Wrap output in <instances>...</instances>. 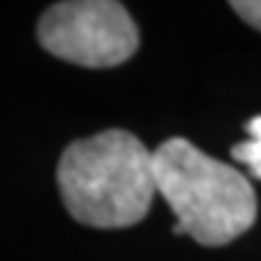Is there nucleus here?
Wrapping results in <instances>:
<instances>
[{
    "label": "nucleus",
    "instance_id": "nucleus-3",
    "mask_svg": "<svg viewBox=\"0 0 261 261\" xmlns=\"http://www.w3.org/2000/svg\"><path fill=\"white\" fill-rule=\"evenodd\" d=\"M38 40L48 54L77 67H117L139 48V30L123 3L67 0L40 16Z\"/></svg>",
    "mask_w": 261,
    "mask_h": 261
},
{
    "label": "nucleus",
    "instance_id": "nucleus-2",
    "mask_svg": "<svg viewBox=\"0 0 261 261\" xmlns=\"http://www.w3.org/2000/svg\"><path fill=\"white\" fill-rule=\"evenodd\" d=\"M155 184L179 224L200 245H227L256 221V192L245 176L205 155L192 141L173 136L152 152Z\"/></svg>",
    "mask_w": 261,
    "mask_h": 261
},
{
    "label": "nucleus",
    "instance_id": "nucleus-1",
    "mask_svg": "<svg viewBox=\"0 0 261 261\" xmlns=\"http://www.w3.org/2000/svg\"><path fill=\"white\" fill-rule=\"evenodd\" d=\"M56 181L64 208L96 229L139 224L158 192L152 152L120 128L69 144L59 160Z\"/></svg>",
    "mask_w": 261,
    "mask_h": 261
},
{
    "label": "nucleus",
    "instance_id": "nucleus-5",
    "mask_svg": "<svg viewBox=\"0 0 261 261\" xmlns=\"http://www.w3.org/2000/svg\"><path fill=\"white\" fill-rule=\"evenodd\" d=\"M232 8L237 11V16H240L243 21H248L251 27H256L261 32V0H237V3H232Z\"/></svg>",
    "mask_w": 261,
    "mask_h": 261
},
{
    "label": "nucleus",
    "instance_id": "nucleus-4",
    "mask_svg": "<svg viewBox=\"0 0 261 261\" xmlns=\"http://www.w3.org/2000/svg\"><path fill=\"white\" fill-rule=\"evenodd\" d=\"M248 136H251L248 141L232 147V158L240 160L243 165H248L256 179H261V115H256L248 123Z\"/></svg>",
    "mask_w": 261,
    "mask_h": 261
}]
</instances>
